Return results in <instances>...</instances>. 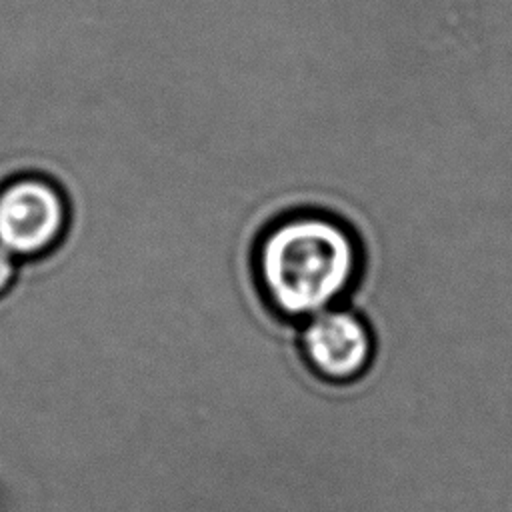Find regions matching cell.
I'll return each mask as SVG.
<instances>
[{
    "label": "cell",
    "mask_w": 512,
    "mask_h": 512,
    "mask_svg": "<svg viewBox=\"0 0 512 512\" xmlns=\"http://www.w3.org/2000/svg\"><path fill=\"white\" fill-rule=\"evenodd\" d=\"M358 268L354 234L324 214L278 220L256 250V274L266 300L294 318L332 308L354 284Z\"/></svg>",
    "instance_id": "1"
},
{
    "label": "cell",
    "mask_w": 512,
    "mask_h": 512,
    "mask_svg": "<svg viewBox=\"0 0 512 512\" xmlns=\"http://www.w3.org/2000/svg\"><path fill=\"white\" fill-rule=\"evenodd\" d=\"M66 224V200L50 180L18 176L0 186V246L16 260L52 250Z\"/></svg>",
    "instance_id": "2"
},
{
    "label": "cell",
    "mask_w": 512,
    "mask_h": 512,
    "mask_svg": "<svg viewBox=\"0 0 512 512\" xmlns=\"http://www.w3.org/2000/svg\"><path fill=\"white\" fill-rule=\"evenodd\" d=\"M302 354L320 380L348 384L368 372L374 360V340L360 316L342 308H326L310 316L302 332Z\"/></svg>",
    "instance_id": "3"
},
{
    "label": "cell",
    "mask_w": 512,
    "mask_h": 512,
    "mask_svg": "<svg viewBox=\"0 0 512 512\" xmlns=\"http://www.w3.org/2000/svg\"><path fill=\"white\" fill-rule=\"evenodd\" d=\"M16 258L0 246V296H4L16 278Z\"/></svg>",
    "instance_id": "4"
}]
</instances>
